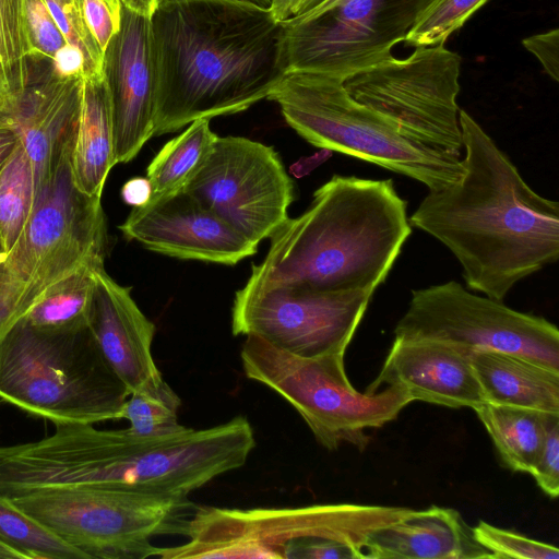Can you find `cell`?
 Here are the masks:
<instances>
[{"mask_svg":"<svg viewBox=\"0 0 559 559\" xmlns=\"http://www.w3.org/2000/svg\"><path fill=\"white\" fill-rule=\"evenodd\" d=\"M25 0H0V110L12 114L29 86Z\"/></svg>","mask_w":559,"mask_h":559,"instance_id":"cell-26","label":"cell"},{"mask_svg":"<svg viewBox=\"0 0 559 559\" xmlns=\"http://www.w3.org/2000/svg\"><path fill=\"white\" fill-rule=\"evenodd\" d=\"M472 364L485 402L559 414V371L499 350L474 353Z\"/></svg>","mask_w":559,"mask_h":559,"instance_id":"cell-21","label":"cell"},{"mask_svg":"<svg viewBox=\"0 0 559 559\" xmlns=\"http://www.w3.org/2000/svg\"><path fill=\"white\" fill-rule=\"evenodd\" d=\"M181 400L171 386L160 378L131 392L123 405L120 419H127L129 428L143 436H160L181 430L178 421Z\"/></svg>","mask_w":559,"mask_h":559,"instance_id":"cell-30","label":"cell"},{"mask_svg":"<svg viewBox=\"0 0 559 559\" xmlns=\"http://www.w3.org/2000/svg\"><path fill=\"white\" fill-rule=\"evenodd\" d=\"M432 0H350L282 21V58L287 71L346 79L392 56Z\"/></svg>","mask_w":559,"mask_h":559,"instance_id":"cell-12","label":"cell"},{"mask_svg":"<svg viewBox=\"0 0 559 559\" xmlns=\"http://www.w3.org/2000/svg\"><path fill=\"white\" fill-rule=\"evenodd\" d=\"M121 197L127 204L133 207L145 204L152 197L148 179L135 177L128 180L121 189Z\"/></svg>","mask_w":559,"mask_h":559,"instance_id":"cell-40","label":"cell"},{"mask_svg":"<svg viewBox=\"0 0 559 559\" xmlns=\"http://www.w3.org/2000/svg\"><path fill=\"white\" fill-rule=\"evenodd\" d=\"M36 199L31 160L19 142L0 170V242L8 253L23 233Z\"/></svg>","mask_w":559,"mask_h":559,"instance_id":"cell-28","label":"cell"},{"mask_svg":"<svg viewBox=\"0 0 559 559\" xmlns=\"http://www.w3.org/2000/svg\"><path fill=\"white\" fill-rule=\"evenodd\" d=\"M119 31L104 58L114 130V160L128 163L154 135L156 73L151 19L121 5Z\"/></svg>","mask_w":559,"mask_h":559,"instance_id":"cell-16","label":"cell"},{"mask_svg":"<svg viewBox=\"0 0 559 559\" xmlns=\"http://www.w3.org/2000/svg\"><path fill=\"white\" fill-rule=\"evenodd\" d=\"M475 539L493 558L558 559L556 546L532 539L523 534L497 527L480 520L472 527Z\"/></svg>","mask_w":559,"mask_h":559,"instance_id":"cell-33","label":"cell"},{"mask_svg":"<svg viewBox=\"0 0 559 559\" xmlns=\"http://www.w3.org/2000/svg\"><path fill=\"white\" fill-rule=\"evenodd\" d=\"M119 229L152 251L186 260L233 265L258 248L183 189L134 206Z\"/></svg>","mask_w":559,"mask_h":559,"instance_id":"cell-15","label":"cell"},{"mask_svg":"<svg viewBox=\"0 0 559 559\" xmlns=\"http://www.w3.org/2000/svg\"><path fill=\"white\" fill-rule=\"evenodd\" d=\"M84 78H59L52 71L28 86L11 114L12 124L31 160L36 195L75 142Z\"/></svg>","mask_w":559,"mask_h":559,"instance_id":"cell-19","label":"cell"},{"mask_svg":"<svg viewBox=\"0 0 559 559\" xmlns=\"http://www.w3.org/2000/svg\"><path fill=\"white\" fill-rule=\"evenodd\" d=\"M391 179L334 175L313 193L300 216L269 238L249 280L320 293L376 292L412 234Z\"/></svg>","mask_w":559,"mask_h":559,"instance_id":"cell-4","label":"cell"},{"mask_svg":"<svg viewBox=\"0 0 559 559\" xmlns=\"http://www.w3.org/2000/svg\"><path fill=\"white\" fill-rule=\"evenodd\" d=\"M25 15L29 57L52 60L67 40L47 5L43 0H25Z\"/></svg>","mask_w":559,"mask_h":559,"instance_id":"cell-34","label":"cell"},{"mask_svg":"<svg viewBox=\"0 0 559 559\" xmlns=\"http://www.w3.org/2000/svg\"><path fill=\"white\" fill-rule=\"evenodd\" d=\"M129 394L88 325L47 332L22 317L0 342V399L55 425L120 419Z\"/></svg>","mask_w":559,"mask_h":559,"instance_id":"cell-6","label":"cell"},{"mask_svg":"<svg viewBox=\"0 0 559 559\" xmlns=\"http://www.w3.org/2000/svg\"><path fill=\"white\" fill-rule=\"evenodd\" d=\"M85 57L82 50L67 43L52 58V72L59 78H85Z\"/></svg>","mask_w":559,"mask_h":559,"instance_id":"cell-38","label":"cell"},{"mask_svg":"<svg viewBox=\"0 0 559 559\" xmlns=\"http://www.w3.org/2000/svg\"><path fill=\"white\" fill-rule=\"evenodd\" d=\"M75 187L91 197H102L114 160L111 104L105 78L82 82L81 107L71 154Z\"/></svg>","mask_w":559,"mask_h":559,"instance_id":"cell-22","label":"cell"},{"mask_svg":"<svg viewBox=\"0 0 559 559\" xmlns=\"http://www.w3.org/2000/svg\"><path fill=\"white\" fill-rule=\"evenodd\" d=\"M154 135L243 111L286 73L271 10L231 0H162L151 17Z\"/></svg>","mask_w":559,"mask_h":559,"instance_id":"cell-2","label":"cell"},{"mask_svg":"<svg viewBox=\"0 0 559 559\" xmlns=\"http://www.w3.org/2000/svg\"><path fill=\"white\" fill-rule=\"evenodd\" d=\"M394 336L438 341L472 354H519L559 371V331L554 323L469 293L454 281L412 290Z\"/></svg>","mask_w":559,"mask_h":559,"instance_id":"cell-11","label":"cell"},{"mask_svg":"<svg viewBox=\"0 0 559 559\" xmlns=\"http://www.w3.org/2000/svg\"><path fill=\"white\" fill-rule=\"evenodd\" d=\"M85 263L63 276L37 298L23 319L33 328L47 332H64L88 325L96 266Z\"/></svg>","mask_w":559,"mask_h":559,"instance_id":"cell-24","label":"cell"},{"mask_svg":"<svg viewBox=\"0 0 559 559\" xmlns=\"http://www.w3.org/2000/svg\"><path fill=\"white\" fill-rule=\"evenodd\" d=\"M324 0H274L271 12L278 21L302 15L317 8Z\"/></svg>","mask_w":559,"mask_h":559,"instance_id":"cell-39","label":"cell"},{"mask_svg":"<svg viewBox=\"0 0 559 559\" xmlns=\"http://www.w3.org/2000/svg\"><path fill=\"white\" fill-rule=\"evenodd\" d=\"M488 0H432L404 41L413 47L444 44Z\"/></svg>","mask_w":559,"mask_h":559,"instance_id":"cell-31","label":"cell"},{"mask_svg":"<svg viewBox=\"0 0 559 559\" xmlns=\"http://www.w3.org/2000/svg\"><path fill=\"white\" fill-rule=\"evenodd\" d=\"M17 240L0 262V342L37 298L52 285Z\"/></svg>","mask_w":559,"mask_h":559,"instance_id":"cell-27","label":"cell"},{"mask_svg":"<svg viewBox=\"0 0 559 559\" xmlns=\"http://www.w3.org/2000/svg\"><path fill=\"white\" fill-rule=\"evenodd\" d=\"M216 139L210 119L202 118L189 123L182 133L168 141L146 170L152 197L182 189L206 159Z\"/></svg>","mask_w":559,"mask_h":559,"instance_id":"cell-25","label":"cell"},{"mask_svg":"<svg viewBox=\"0 0 559 559\" xmlns=\"http://www.w3.org/2000/svg\"><path fill=\"white\" fill-rule=\"evenodd\" d=\"M369 559L493 558L474 537L460 512L432 506L369 533L361 547Z\"/></svg>","mask_w":559,"mask_h":559,"instance_id":"cell-20","label":"cell"},{"mask_svg":"<svg viewBox=\"0 0 559 559\" xmlns=\"http://www.w3.org/2000/svg\"><path fill=\"white\" fill-rule=\"evenodd\" d=\"M8 122H12L11 115L0 110V123H8Z\"/></svg>","mask_w":559,"mask_h":559,"instance_id":"cell-45","label":"cell"},{"mask_svg":"<svg viewBox=\"0 0 559 559\" xmlns=\"http://www.w3.org/2000/svg\"><path fill=\"white\" fill-rule=\"evenodd\" d=\"M88 328L115 373L133 392L163 378L152 354L155 325L140 310L130 288L119 285L104 264L93 271Z\"/></svg>","mask_w":559,"mask_h":559,"instance_id":"cell-18","label":"cell"},{"mask_svg":"<svg viewBox=\"0 0 559 559\" xmlns=\"http://www.w3.org/2000/svg\"><path fill=\"white\" fill-rule=\"evenodd\" d=\"M373 293H320L248 280L235 295L231 331L302 357L345 354Z\"/></svg>","mask_w":559,"mask_h":559,"instance_id":"cell-13","label":"cell"},{"mask_svg":"<svg viewBox=\"0 0 559 559\" xmlns=\"http://www.w3.org/2000/svg\"><path fill=\"white\" fill-rule=\"evenodd\" d=\"M82 7L87 27L105 53L109 41L119 31L121 17L116 16L103 0H82Z\"/></svg>","mask_w":559,"mask_h":559,"instance_id":"cell-36","label":"cell"},{"mask_svg":"<svg viewBox=\"0 0 559 559\" xmlns=\"http://www.w3.org/2000/svg\"><path fill=\"white\" fill-rule=\"evenodd\" d=\"M19 142L12 122L0 123V170L13 155Z\"/></svg>","mask_w":559,"mask_h":559,"instance_id":"cell-41","label":"cell"},{"mask_svg":"<svg viewBox=\"0 0 559 559\" xmlns=\"http://www.w3.org/2000/svg\"><path fill=\"white\" fill-rule=\"evenodd\" d=\"M413 509L354 503L296 508L230 509L197 507L188 542L159 547L162 559H345L349 544L358 549L373 530Z\"/></svg>","mask_w":559,"mask_h":559,"instance_id":"cell-5","label":"cell"},{"mask_svg":"<svg viewBox=\"0 0 559 559\" xmlns=\"http://www.w3.org/2000/svg\"><path fill=\"white\" fill-rule=\"evenodd\" d=\"M182 189L255 246L288 218L294 199L274 148L242 136H217Z\"/></svg>","mask_w":559,"mask_h":559,"instance_id":"cell-14","label":"cell"},{"mask_svg":"<svg viewBox=\"0 0 559 559\" xmlns=\"http://www.w3.org/2000/svg\"><path fill=\"white\" fill-rule=\"evenodd\" d=\"M472 356L438 341L394 337L382 368L365 392L373 394L382 385H399L414 401L474 409L485 399Z\"/></svg>","mask_w":559,"mask_h":559,"instance_id":"cell-17","label":"cell"},{"mask_svg":"<svg viewBox=\"0 0 559 559\" xmlns=\"http://www.w3.org/2000/svg\"><path fill=\"white\" fill-rule=\"evenodd\" d=\"M542 63L545 72L556 82L559 80V29L530 36L522 41Z\"/></svg>","mask_w":559,"mask_h":559,"instance_id":"cell-37","label":"cell"},{"mask_svg":"<svg viewBox=\"0 0 559 559\" xmlns=\"http://www.w3.org/2000/svg\"><path fill=\"white\" fill-rule=\"evenodd\" d=\"M12 502L86 559L157 557L152 539L186 535L197 508L188 497L106 487L43 488Z\"/></svg>","mask_w":559,"mask_h":559,"instance_id":"cell-9","label":"cell"},{"mask_svg":"<svg viewBox=\"0 0 559 559\" xmlns=\"http://www.w3.org/2000/svg\"><path fill=\"white\" fill-rule=\"evenodd\" d=\"M509 469L528 473L543 448L552 413L485 402L474 408Z\"/></svg>","mask_w":559,"mask_h":559,"instance_id":"cell-23","label":"cell"},{"mask_svg":"<svg viewBox=\"0 0 559 559\" xmlns=\"http://www.w3.org/2000/svg\"><path fill=\"white\" fill-rule=\"evenodd\" d=\"M158 1H162V0H158ZM231 1L249 3V4H253L259 8L266 9V10H271L273 2H274V0H231Z\"/></svg>","mask_w":559,"mask_h":559,"instance_id":"cell-44","label":"cell"},{"mask_svg":"<svg viewBox=\"0 0 559 559\" xmlns=\"http://www.w3.org/2000/svg\"><path fill=\"white\" fill-rule=\"evenodd\" d=\"M344 355L302 357L254 335H247L240 352L247 378L284 397L322 447L332 451L347 442L364 450L366 430L394 420L414 400L399 385L358 392L345 372Z\"/></svg>","mask_w":559,"mask_h":559,"instance_id":"cell-8","label":"cell"},{"mask_svg":"<svg viewBox=\"0 0 559 559\" xmlns=\"http://www.w3.org/2000/svg\"><path fill=\"white\" fill-rule=\"evenodd\" d=\"M460 55L444 44L416 47L405 59L393 56L348 75L347 93L405 138L435 152L461 157L456 97Z\"/></svg>","mask_w":559,"mask_h":559,"instance_id":"cell-10","label":"cell"},{"mask_svg":"<svg viewBox=\"0 0 559 559\" xmlns=\"http://www.w3.org/2000/svg\"><path fill=\"white\" fill-rule=\"evenodd\" d=\"M462 177L429 190L408 218L459 260L467 287L502 301L559 258V204L536 193L492 139L459 110Z\"/></svg>","mask_w":559,"mask_h":559,"instance_id":"cell-1","label":"cell"},{"mask_svg":"<svg viewBox=\"0 0 559 559\" xmlns=\"http://www.w3.org/2000/svg\"><path fill=\"white\" fill-rule=\"evenodd\" d=\"M344 79L313 71H287L267 99L278 104L290 128L313 146L381 166L438 190L457 181L461 157L423 146L356 102Z\"/></svg>","mask_w":559,"mask_h":559,"instance_id":"cell-7","label":"cell"},{"mask_svg":"<svg viewBox=\"0 0 559 559\" xmlns=\"http://www.w3.org/2000/svg\"><path fill=\"white\" fill-rule=\"evenodd\" d=\"M67 43L79 47L85 57V80L105 78V55L84 19L82 0H43Z\"/></svg>","mask_w":559,"mask_h":559,"instance_id":"cell-32","label":"cell"},{"mask_svg":"<svg viewBox=\"0 0 559 559\" xmlns=\"http://www.w3.org/2000/svg\"><path fill=\"white\" fill-rule=\"evenodd\" d=\"M0 558L5 559H24V557L14 550L13 548L9 547L8 545L0 542Z\"/></svg>","mask_w":559,"mask_h":559,"instance_id":"cell-43","label":"cell"},{"mask_svg":"<svg viewBox=\"0 0 559 559\" xmlns=\"http://www.w3.org/2000/svg\"><path fill=\"white\" fill-rule=\"evenodd\" d=\"M5 255H7V252L0 242V262L5 258Z\"/></svg>","mask_w":559,"mask_h":559,"instance_id":"cell-46","label":"cell"},{"mask_svg":"<svg viewBox=\"0 0 559 559\" xmlns=\"http://www.w3.org/2000/svg\"><path fill=\"white\" fill-rule=\"evenodd\" d=\"M0 542L24 559H86L85 555L0 496Z\"/></svg>","mask_w":559,"mask_h":559,"instance_id":"cell-29","label":"cell"},{"mask_svg":"<svg viewBox=\"0 0 559 559\" xmlns=\"http://www.w3.org/2000/svg\"><path fill=\"white\" fill-rule=\"evenodd\" d=\"M49 437L8 445L2 462L16 495L43 488L106 487L188 497L217 476L245 465L255 447L243 416L203 429L143 436L129 427L55 425Z\"/></svg>","mask_w":559,"mask_h":559,"instance_id":"cell-3","label":"cell"},{"mask_svg":"<svg viewBox=\"0 0 559 559\" xmlns=\"http://www.w3.org/2000/svg\"><path fill=\"white\" fill-rule=\"evenodd\" d=\"M531 474L538 487L550 498L559 495V414L549 420L543 448Z\"/></svg>","mask_w":559,"mask_h":559,"instance_id":"cell-35","label":"cell"},{"mask_svg":"<svg viewBox=\"0 0 559 559\" xmlns=\"http://www.w3.org/2000/svg\"><path fill=\"white\" fill-rule=\"evenodd\" d=\"M119 2L127 10L147 19L153 16L159 3L158 0H119Z\"/></svg>","mask_w":559,"mask_h":559,"instance_id":"cell-42","label":"cell"}]
</instances>
